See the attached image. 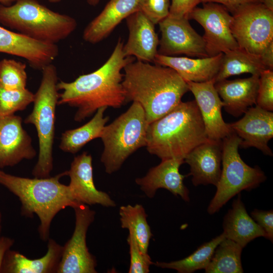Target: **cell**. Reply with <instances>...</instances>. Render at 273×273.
Instances as JSON below:
<instances>
[{
	"label": "cell",
	"mask_w": 273,
	"mask_h": 273,
	"mask_svg": "<svg viewBox=\"0 0 273 273\" xmlns=\"http://www.w3.org/2000/svg\"><path fill=\"white\" fill-rule=\"evenodd\" d=\"M123 44L119 38L107 61L94 72L72 82H58L57 89L61 91L58 105L76 107L75 121L81 122L101 107L118 109L127 103L121 71L134 59L124 55Z\"/></svg>",
	"instance_id": "6da1fadb"
},
{
	"label": "cell",
	"mask_w": 273,
	"mask_h": 273,
	"mask_svg": "<svg viewBox=\"0 0 273 273\" xmlns=\"http://www.w3.org/2000/svg\"><path fill=\"white\" fill-rule=\"evenodd\" d=\"M123 70L122 84L127 103L142 106L148 124L173 110L189 90L187 82L168 67L138 60Z\"/></svg>",
	"instance_id": "7a4b0ae2"
},
{
	"label": "cell",
	"mask_w": 273,
	"mask_h": 273,
	"mask_svg": "<svg viewBox=\"0 0 273 273\" xmlns=\"http://www.w3.org/2000/svg\"><path fill=\"white\" fill-rule=\"evenodd\" d=\"M66 175L67 171L52 177L30 178L12 175L0 169V185L18 197L21 215L32 218L35 214L38 217V232L42 241L50 238L52 222L60 211L80 204L74 199L68 185L60 182Z\"/></svg>",
	"instance_id": "3957f363"
},
{
	"label": "cell",
	"mask_w": 273,
	"mask_h": 273,
	"mask_svg": "<svg viewBox=\"0 0 273 273\" xmlns=\"http://www.w3.org/2000/svg\"><path fill=\"white\" fill-rule=\"evenodd\" d=\"M208 140L195 100L181 102L173 110L149 124L147 150L161 160L184 159Z\"/></svg>",
	"instance_id": "277c9868"
},
{
	"label": "cell",
	"mask_w": 273,
	"mask_h": 273,
	"mask_svg": "<svg viewBox=\"0 0 273 273\" xmlns=\"http://www.w3.org/2000/svg\"><path fill=\"white\" fill-rule=\"evenodd\" d=\"M0 23L29 38L52 44L67 38L77 26L74 18L53 11L36 0L0 4Z\"/></svg>",
	"instance_id": "5b68a950"
},
{
	"label": "cell",
	"mask_w": 273,
	"mask_h": 273,
	"mask_svg": "<svg viewBox=\"0 0 273 273\" xmlns=\"http://www.w3.org/2000/svg\"><path fill=\"white\" fill-rule=\"evenodd\" d=\"M39 86L34 94L31 113L24 120L37 131L39 152L32 174L34 177L50 176L53 169V146L55 136L56 109L59 99L57 70L52 63L42 70Z\"/></svg>",
	"instance_id": "8992f818"
},
{
	"label": "cell",
	"mask_w": 273,
	"mask_h": 273,
	"mask_svg": "<svg viewBox=\"0 0 273 273\" xmlns=\"http://www.w3.org/2000/svg\"><path fill=\"white\" fill-rule=\"evenodd\" d=\"M148 125L143 107L133 102L126 111L105 125L100 138L104 145L101 161L107 173L118 170L130 155L146 146Z\"/></svg>",
	"instance_id": "52a82bcc"
},
{
	"label": "cell",
	"mask_w": 273,
	"mask_h": 273,
	"mask_svg": "<svg viewBox=\"0 0 273 273\" xmlns=\"http://www.w3.org/2000/svg\"><path fill=\"white\" fill-rule=\"evenodd\" d=\"M241 142L234 132L222 140V168L216 193L207 208L210 215L217 212L241 191L255 189L266 179L258 166L251 167L241 158L239 153Z\"/></svg>",
	"instance_id": "ba28073f"
},
{
	"label": "cell",
	"mask_w": 273,
	"mask_h": 273,
	"mask_svg": "<svg viewBox=\"0 0 273 273\" xmlns=\"http://www.w3.org/2000/svg\"><path fill=\"white\" fill-rule=\"evenodd\" d=\"M231 31L239 47L260 56L273 41V11L262 3H252L232 9Z\"/></svg>",
	"instance_id": "9c48e42d"
},
{
	"label": "cell",
	"mask_w": 273,
	"mask_h": 273,
	"mask_svg": "<svg viewBox=\"0 0 273 273\" xmlns=\"http://www.w3.org/2000/svg\"><path fill=\"white\" fill-rule=\"evenodd\" d=\"M75 228L71 238L63 246L57 273H96L97 261L86 245V234L95 220L96 212L88 205L80 204L73 208Z\"/></svg>",
	"instance_id": "30bf717a"
},
{
	"label": "cell",
	"mask_w": 273,
	"mask_h": 273,
	"mask_svg": "<svg viewBox=\"0 0 273 273\" xmlns=\"http://www.w3.org/2000/svg\"><path fill=\"white\" fill-rule=\"evenodd\" d=\"M188 19L195 20L203 28L202 37L208 57L239 47L231 31L232 15L222 5L203 3L202 8L197 7L193 10Z\"/></svg>",
	"instance_id": "8fae6325"
},
{
	"label": "cell",
	"mask_w": 273,
	"mask_h": 273,
	"mask_svg": "<svg viewBox=\"0 0 273 273\" xmlns=\"http://www.w3.org/2000/svg\"><path fill=\"white\" fill-rule=\"evenodd\" d=\"M189 19L168 15L159 23L161 33L158 54L169 56L186 55L208 57L203 37L190 25Z\"/></svg>",
	"instance_id": "7c38bea8"
},
{
	"label": "cell",
	"mask_w": 273,
	"mask_h": 273,
	"mask_svg": "<svg viewBox=\"0 0 273 273\" xmlns=\"http://www.w3.org/2000/svg\"><path fill=\"white\" fill-rule=\"evenodd\" d=\"M186 82L195 98L208 139L222 140L233 132L230 124L223 119L221 109L223 103L215 89L214 79L201 82Z\"/></svg>",
	"instance_id": "4fadbf2b"
},
{
	"label": "cell",
	"mask_w": 273,
	"mask_h": 273,
	"mask_svg": "<svg viewBox=\"0 0 273 273\" xmlns=\"http://www.w3.org/2000/svg\"><path fill=\"white\" fill-rule=\"evenodd\" d=\"M36 154L21 117L14 114L0 117V169L32 159Z\"/></svg>",
	"instance_id": "5bb4252c"
},
{
	"label": "cell",
	"mask_w": 273,
	"mask_h": 273,
	"mask_svg": "<svg viewBox=\"0 0 273 273\" xmlns=\"http://www.w3.org/2000/svg\"><path fill=\"white\" fill-rule=\"evenodd\" d=\"M0 53L22 58L41 71L55 61L59 49L57 44L37 41L0 26Z\"/></svg>",
	"instance_id": "9a60e30c"
},
{
	"label": "cell",
	"mask_w": 273,
	"mask_h": 273,
	"mask_svg": "<svg viewBox=\"0 0 273 273\" xmlns=\"http://www.w3.org/2000/svg\"><path fill=\"white\" fill-rule=\"evenodd\" d=\"M238 121L229 123L232 131L241 139L242 148L254 147L265 155L272 156L268 142L273 137V113L257 105L250 107Z\"/></svg>",
	"instance_id": "2e32d148"
},
{
	"label": "cell",
	"mask_w": 273,
	"mask_h": 273,
	"mask_svg": "<svg viewBox=\"0 0 273 273\" xmlns=\"http://www.w3.org/2000/svg\"><path fill=\"white\" fill-rule=\"evenodd\" d=\"M67 175L70 177L69 188L78 203L88 206L99 204L107 207L116 206L107 193L96 188L93 179L92 157L86 152L74 158Z\"/></svg>",
	"instance_id": "e0dca14e"
},
{
	"label": "cell",
	"mask_w": 273,
	"mask_h": 273,
	"mask_svg": "<svg viewBox=\"0 0 273 273\" xmlns=\"http://www.w3.org/2000/svg\"><path fill=\"white\" fill-rule=\"evenodd\" d=\"M184 163L182 159L161 160V163L150 168L145 176L136 178L135 181L150 198H153L156 191L162 188L188 202L190 192L184 184V179L189 175H183L179 171L180 166Z\"/></svg>",
	"instance_id": "ac0fdd59"
},
{
	"label": "cell",
	"mask_w": 273,
	"mask_h": 273,
	"mask_svg": "<svg viewBox=\"0 0 273 273\" xmlns=\"http://www.w3.org/2000/svg\"><path fill=\"white\" fill-rule=\"evenodd\" d=\"M125 19L129 34L123 47L124 55L133 56L138 61L154 62L159 43L155 24L140 11L134 12Z\"/></svg>",
	"instance_id": "d6986e66"
},
{
	"label": "cell",
	"mask_w": 273,
	"mask_h": 273,
	"mask_svg": "<svg viewBox=\"0 0 273 273\" xmlns=\"http://www.w3.org/2000/svg\"><path fill=\"white\" fill-rule=\"evenodd\" d=\"M222 140L208 139L193 149L185 158L190 168L194 186L216 187L221 174Z\"/></svg>",
	"instance_id": "ffe728a7"
},
{
	"label": "cell",
	"mask_w": 273,
	"mask_h": 273,
	"mask_svg": "<svg viewBox=\"0 0 273 273\" xmlns=\"http://www.w3.org/2000/svg\"><path fill=\"white\" fill-rule=\"evenodd\" d=\"M259 76L252 75L245 78L223 79L215 82L214 86L223 103L224 110L238 117L256 104Z\"/></svg>",
	"instance_id": "44dd1931"
},
{
	"label": "cell",
	"mask_w": 273,
	"mask_h": 273,
	"mask_svg": "<svg viewBox=\"0 0 273 273\" xmlns=\"http://www.w3.org/2000/svg\"><path fill=\"white\" fill-rule=\"evenodd\" d=\"M140 1L110 0L84 28L83 40L95 44L107 38L123 20L139 11Z\"/></svg>",
	"instance_id": "7402d4cb"
},
{
	"label": "cell",
	"mask_w": 273,
	"mask_h": 273,
	"mask_svg": "<svg viewBox=\"0 0 273 273\" xmlns=\"http://www.w3.org/2000/svg\"><path fill=\"white\" fill-rule=\"evenodd\" d=\"M222 57L223 53L197 59L157 54L154 62L155 64L173 69L186 81L201 82L215 79Z\"/></svg>",
	"instance_id": "603a6c76"
},
{
	"label": "cell",
	"mask_w": 273,
	"mask_h": 273,
	"mask_svg": "<svg viewBox=\"0 0 273 273\" xmlns=\"http://www.w3.org/2000/svg\"><path fill=\"white\" fill-rule=\"evenodd\" d=\"M46 254L30 259L19 251L10 249L4 258L2 273H57L62 257L63 246L49 238Z\"/></svg>",
	"instance_id": "cb8c5ba5"
},
{
	"label": "cell",
	"mask_w": 273,
	"mask_h": 273,
	"mask_svg": "<svg viewBox=\"0 0 273 273\" xmlns=\"http://www.w3.org/2000/svg\"><path fill=\"white\" fill-rule=\"evenodd\" d=\"M223 233L225 238L244 248L249 242L260 237L265 238L261 228L247 213L240 193L223 218Z\"/></svg>",
	"instance_id": "d4e9b609"
},
{
	"label": "cell",
	"mask_w": 273,
	"mask_h": 273,
	"mask_svg": "<svg viewBox=\"0 0 273 273\" xmlns=\"http://www.w3.org/2000/svg\"><path fill=\"white\" fill-rule=\"evenodd\" d=\"M107 107L97 110L92 119L82 126L65 131L62 134L60 149L65 152L75 154L84 145L95 139L101 138L109 120L104 117Z\"/></svg>",
	"instance_id": "484cf974"
},
{
	"label": "cell",
	"mask_w": 273,
	"mask_h": 273,
	"mask_svg": "<svg viewBox=\"0 0 273 273\" xmlns=\"http://www.w3.org/2000/svg\"><path fill=\"white\" fill-rule=\"evenodd\" d=\"M265 70L266 69L259 56L239 47L223 53L220 68L214 80L216 82L243 73L260 76Z\"/></svg>",
	"instance_id": "4316f807"
},
{
	"label": "cell",
	"mask_w": 273,
	"mask_h": 273,
	"mask_svg": "<svg viewBox=\"0 0 273 273\" xmlns=\"http://www.w3.org/2000/svg\"><path fill=\"white\" fill-rule=\"evenodd\" d=\"M119 213L121 228L132 232L141 251L144 254H148L150 240L153 234L143 206L138 204L122 206L119 208Z\"/></svg>",
	"instance_id": "83f0119b"
},
{
	"label": "cell",
	"mask_w": 273,
	"mask_h": 273,
	"mask_svg": "<svg viewBox=\"0 0 273 273\" xmlns=\"http://www.w3.org/2000/svg\"><path fill=\"white\" fill-rule=\"evenodd\" d=\"M240 245L225 238L216 247L206 273H242L244 272Z\"/></svg>",
	"instance_id": "f1b7e54d"
},
{
	"label": "cell",
	"mask_w": 273,
	"mask_h": 273,
	"mask_svg": "<svg viewBox=\"0 0 273 273\" xmlns=\"http://www.w3.org/2000/svg\"><path fill=\"white\" fill-rule=\"evenodd\" d=\"M225 238L222 233L201 245L185 258L170 262H156L154 264L162 268L174 269L178 273H192L198 270L205 269L210 262L216 247Z\"/></svg>",
	"instance_id": "f546056e"
},
{
	"label": "cell",
	"mask_w": 273,
	"mask_h": 273,
	"mask_svg": "<svg viewBox=\"0 0 273 273\" xmlns=\"http://www.w3.org/2000/svg\"><path fill=\"white\" fill-rule=\"evenodd\" d=\"M26 64L14 59L0 61V86L7 90L26 88Z\"/></svg>",
	"instance_id": "4dcf8cb0"
},
{
	"label": "cell",
	"mask_w": 273,
	"mask_h": 273,
	"mask_svg": "<svg viewBox=\"0 0 273 273\" xmlns=\"http://www.w3.org/2000/svg\"><path fill=\"white\" fill-rule=\"evenodd\" d=\"M34 94L27 88L7 90L0 86V117L13 115L33 102Z\"/></svg>",
	"instance_id": "1f68e13d"
},
{
	"label": "cell",
	"mask_w": 273,
	"mask_h": 273,
	"mask_svg": "<svg viewBox=\"0 0 273 273\" xmlns=\"http://www.w3.org/2000/svg\"><path fill=\"white\" fill-rule=\"evenodd\" d=\"M127 241L129 248L130 257L129 273H148L150 266L154 264L148 254L141 251L133 234L130 232Z\"/></svg>",
	"instance_id": "d6a6232c"
},
{
	"label": "cell",
	"mask_w": 273,
	"mask_h": 273,
	"mask_svg": "<svg viewBox=\"0 0 273 273\" xmlns=\"http://www.w3.org/2000/svg\"><path fill=\"white\" fill-rule=\"evenodd\" d=\"M266 110H273V70L266 69L259 76L256 104Z\"/></svg>",
	"instance_id": "836d02e7"
},
{
	"label": "cell",
	"mask_w": 273,
	"mask_h": 273,
	"mask_svg": "<svg viewBox=\"0 0 273 273\" xmlns=\"http://www.w3.org/2000/svg\"><path fill=\"white\" fill-rule=\"evenodd\" d=\"M170 4V0H141L139 11L156 25L169 15Z\"/></svg>",
	"instance_id": "e575fe53"
},
{
	"label": "cell",
	"mask_w": 273,
	"mask_h": 273,
	"mask_svg": "<svg viewBox=\"0 0 273 273\" xmlns=\"http://www.w3.org/2000/svg\"><path fill=\"white\" fill-rule=\"evenodd\" d=\"M254 220L265 233V238L273 241V210L254 209L251 213Z\"/></svg>",
	"instance_id": "d590c367"
},
{
	"label": "cell",
	"mask_w": 273,
	"mask_h": 273,
	"mask_svg": "<svg viewBox=\"0 0 273 273\" xmlns=\"http://www.w3.org/2000/svg\"><path fill=\"white\" fill-rule=\"evenodd\" d=\"M200 3V0H171L169 15L188 19L190 13Z\"/></svg>",
	"instance_id": "8d00e7d4"
},
{
	"label": "cell",
	"mask_w": 273,
	"mask_h": 273,
	"mask_svg": "<svg viewBox=\"0 0 273 273\" xmlns=\"http://www.w3.org/2000/svg\"><path fill=\"white\" fill-rule=\"evenodd\" d=\"M201 3H214L224 6L229 11L235 8L245 4L252 3H262V0H200Z\"/></svg>",
	"instance_id": "74e56055"
},
{
	"label": "cell",
	"mask_w": 273,
	"mask_h": 273,
	"mask_svg": "<svg viewBox=\"0 0 273 273\" xmlns=\"http://www.w3.org/2000/svg\"><path fill=\"white\" fill-rule=\"evenodd\" d=\"M259 57L266 69L273 70V41L266 47Z\"/></svg>",
	"instance_id": "f35d334b"
},
{
	"label": "cell",
	"mask_w": 273,
	"mask_h": 273,
	"mask_svg": "<svg viewBox=\"0 0 273 273\" xmlns=\"http://www.w3.org/2000/svg\"><path fill=\"white\" fill-rule=\"evenodd\" d=\"M13 239L6 236H0V272L6 253L14 245Z\"/></svg>",
	"instance_id": "ab89813d"
},
{
	"label": "cell",
	"mask_w": 273,
	"mask_h": 273,
	"mask_svg": "<svg viewBox=\"0 0 273 273\" xmlns=\"http://www.w3.org/2000/svg\"><path fill=\"white\" fill-rule=\"evenodd\" d=\"M262 4L267 8L273 11V0H262Z\"/></svg>",
	"instance_id": "60d3db41"
},
{
	"label": "cell",
	"mask_w": 273,
	"mask_h": 273,
	"mask_svg": "<svg viewBox=\"0 0 273 273\" xmlns=\"http://www.w3.org/2000/svg\"><path fill=\"white\" fill-rule=\"evenodd\" d=\"M16 0H0V4L5 6H9L10 4Z\"/></svg>",
	"instance_id": "b9f144b4"
},
{
	"label": "cell",
	"mask_w": 273,
	"mask_h": 273,
	"mask_svg": "<svg viewBox=\"0 0 273 273\" xmlns=\"http://www.w3.org/2000/svg\"><path fill=\"white\" fill-rule=\"evenodd\" d=\"M101 0H87V3L90 6H96Z\"/></svg>",
	"instance_id": "7bdbcfd3"
},
{
	"label": "cell",
	"mask_w": 273,
	"mask_h": 273,
	"mask_svg": "<svg viewBox=\"0 0 273 273\" xmlns=\"http://www.w3.org/2000/svg\"><path fill=\"white\" fill-rule=\"evenodd\" d=\"M2 214L0 211V235H1L2 229Z\"/></svg>",
	"instance_id": "ee69618b"
},
{
	"label": "cell",
	"mask_w": 273,
	"mask_h": 273,
	"mask_svg": "<svg viewBox=\"0 0 273 273\" xmlns=\"http://www.w3.org/2000/svg\"><path fill=\"white\" fill-rule=\"evenodd\" d=\"M49 2L52 3H56L60 2L61 0H48Z\"/></svg>",
	"instance_id": "f6af8a7d"
}]
</instances>
